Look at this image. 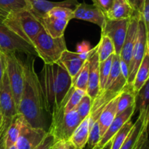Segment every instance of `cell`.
I'll return each instance as SVG.
<instances>
[{
    "mask_svg": "<svg viewBox=\"0 0 149 149\" xmlns=\"http://www.w3.org/2000/svg\"><path fill=\"white\" fill-rule=\"evenodd\" d=\"M34 61L33 55H27L23 62V84L17 113L33 127L46 130V111Z\"/></svg>",
    "mask_w": 149,
    "mask_h": 149,
    "instance_id": "cell-1",
    "label": "cell"
},
{
    "mask_svg": "<svg viewBox=\"0 0 149 149\" xmlns=\"http://www.w3.org/2000/svg\"><path fill=\"white\" fill-rule=\"evenodd\" d=\"M54 142H55L54 137L50 133L47 131V134L45 136L44 140L33 149H51Z\"/></svg>",
    "mask_w": 149,
    "mask_h": 149,
    "instance_id": "cell-39",
    "label": "cell"
},
{
    "mask_svg": "<svg viewBox=\"0 0 149 149\" xmlns=\"http://www.w3.org/2000/svg\"><path fill=\"white\" fill-rule=\"evenodd\" d=\"M140 16H141V14L135 12L132 15V17L130 18L127 32L126 37H125L120 54H119L120 59L126 63L128 67L130 62L132 50L137 40Z\"/></svg>",
    "mask_w": 149,
    "mask_h": 149,
    "instance_id": "cell-14",
    "label": "cell"
},
{
    "mask_svg": "<svg viewBox=\"0 0 149 149\" xmlns=\"http://www.w3.org/2000/svg\"><path fill=\"white\" fill-rule=\"evenodd\" d=\"M127 1L134 11L141 14L145 0H127Z\"/></svg>",
    "mask_w": 149,
    "mask_h": 149,
    "instance_id": "cell-42",
    "label": "cell"
},
{
    "mask_svg": "<svg viewBox=\"0 0 149 149\" xmlns=\"http://www.w3.org/2000/svg\"><path fill=\"white\" fill-rule=\"evenodd\" d=\"M47 131L31 126L23 119L18 138L15 143L17 149H33L44 140Z\"/></svg>",
    "mask_w": 149,
    "mask_h": 149,
    "instance_id": "cell-12",
    "label": "cell"
},
{
    "mask_svg": "<svg viewBox=\"0 0 149 149\" xmlns=\"http://www.w3.org/2000/svg\"><path fill=\"white\" fill-rule=\"evenodd\" d=\"M92 104H93L92 99L87 93H85L75 108L81 121L90 115Z\"/></svg>",
    "mask_w": 149,
    "mask_h": 149,
    "instance_id": "cell-34",
    "label": "cell"
},
{
    "mask_svg": "<svg viewBox=\"0 0 149 149\" xmlns=\"http://www.w3.org/2000/svg\"><path fill=\"white\" fill-rule=\"evenodd\" d=\"M45 16H50L69 22L74 18V10L68 7H57L49 10Z\"/></svg>",
    "mask_w": 149,
    "mask_h": 149,
    "instance_id": "cell-35",
    "label": "cell"
},
{
    "mask_svg": "<svg viewBox=\"0 0 149 149\" xmlns=\"http://www.w3.org/2000/svg\"><path fill=\"white\" fill-rule=\"evenodd\" d=\"M135 12L127 0H114L109 11L105 15L111 20L130 18Z\"/></svg>",
    "mask_w": 149,
    "mask_h": 149,
    "instance_id": "cell-20",
    "label": "cell"
},
{
    "mask_svg": "<svg viewBox=\"0 0 149 149\" xmlns=\"http://www.w3.org/2000/svg\"><path fill=\"white\" fill-rule=\"evenodd\" d=\"M5 149H17V147H16L15 145H13L10 146V147H9V148H5Z\"/></svg>",
    "mask_w": 149,
    "mask_h": 149,
    "instance_id": "cell-46",
    "label": "cell"
},
{
    "mask_svg": "<svg viewBox=\"0 0 149 149\" xmlns=\"http://www.w3.org/2000/svg\"><path fill=\"white\" fill-rule=\"evenodd\" d=\"M38 77L43 95L45 111L51 113L53 107L61 104L72 86V78L68 72L58 63L44 64Z\"/></svg>",
    "mask_w": 149,
    "mask_h": 149,
    "instance_id": "cell-2",
    "label": "cell"
},
{
    "mask_svg": "<svg viewBox=\"0 0 149 149\" xmlns=\"http://www.w3.org/2000/svg\"><path fill=\"white\" fill-rule=\"evenodd\" d=\"M89 78V60L88 57L75 77L72 78V86L74 89H79L86 92Z\"/></svg>",
    "mask_w": 149,
    "mask_h": 149,
    "instance_id": "cell-30",
    "label": "cell"
},
{
    "mask_svg": "<svg viewBox=\"0 0 149 149\" xmlns=\"http://www.w3.org/2000/svg\"><path fill=\"white\" fill-rule=\"evenodd\" d=\"M114 0H93V4L98 7L105 15L109 11Z\"/></svg>",
    "mask_w": 149,
    "mask_h": 149,
    "instance_id": "cell-38",
    "label": "cell"
},
{
    "mask_svg": "<svg viewBox=\"0 0 149 149\" xmlns=\"http://www.w3.org/2000/svg\"><path fill=\"white\" fill-rule=\"evenodd\" d=\"M4 134L0 137V149H5V144H4Z\"/></svg>",
    "mask_w": 149,
    "mask_h": 149,
    "instance_id": "cell-45",
    "label": "cell"
},
{
    "mask_svg": "<svg viewBox=\"0 0 149 149\" xmlns=\"http://www.w3.org/2000/svg\"><path fill=\"white\" fill-rule=\"evenodd\" d=\"M51 149H74L69 140H58L54 142Z\"/></svg>",
    "mask_w": 149,
    "mask_h": 149,
    "instance_id": "cell-41",
    "label": "cell"
},
{
    "mask_svg": "<svg viewBox=\"0 0 149 149\" xmlns=\"http://www.w3.org/2000/svg\"><path fill=\"white\" fill-rule=\"evenodd\" d=\"M37 56L44 64H52L58 62L63 53L67 50L64 36L53 38L42 29L32 42Z\"/></svg>",
    "mask_w": 149,
    "mask_h": 149,
    "instance_id": "cell-5",
    "label": "cell"
},
{
    "mask_svg": "<svg viewBox=\"0 0 149 149\" xmlns=\"http://www.w3.org/2000/svg\"><path fill=\"white\" fill-rule=\"evenodd\" d=\"M148 33L149 32L146 30V28L141 15L139 22H138L137 40L133 50H132V56H131L130 62L129 64V72H128L127 77V85L129 86H132L140 64H141L147 50L149 49Z\"/></svg>",
    "mask_w": 149,
    "mask_h": 149,
    "instance_id": "cell-9",
    "label": "cell"
},
{
    "mask_svg": "<svg viewBox=\"0 0 149 149\" xmlns=\"http://www.w3.org/2000/svg\"><path fill=\"white\" fill-rule=\"evenodd\" d=\"M135 105H132L131 107L128 108L127 109L125 110V111H123L121 113L117 114V115L115 116L114 119L113 120V121L111 122V124H110L109 128L107 129V130L106 131V132L103 134V135L102 136L101 138H100V141L97 143V145L99 147H101V146L104 145L107 142H109V140H111L112 137L116 134V133L122 127V126L128 121L130 118H132V115L135 113Z\"/></svg>",
    "mask_w": 149,
    "mask_h": 149,
    "instance_id": "cell-18",
    "label": "cell"
},
{
    "mask_svg": "<svg viewBox=\"0 0 149 149\" xmlns=\"http://www.w3.org/2000/svg\"><path fill=\"white\" fill-rule=\"evenodd\" d=\"M39 20L45 32L53 38L64 36V32L68 23L67 20L50 16H45Z\"/></svg>",
    "mask_w": 149,
    "mask_h": 149,
    "instance_id": "cell-21",
    "label": "cell"
},
{
    "mask_svg": "<svg viewBox=\"0 0 149 149\" xmlns=\"http://www.w3.org/2000/svg\"><path fill=\"white\" fill-rule=\"evenodd\" d=\"M148 121L149 112H139V116L133 124L132 129L119 149H135L144 127L148 124Z\"/></svg>",
    "mask_w": 149,
    "mask_h": 149,
    "instance_id": "cell-19",
    "label": "cell"
},
{
    "mask_svg": "<svg viewBox=\"0 0 149 149\" xmlns=\"http://www.w3.org/2000/svg\"><path fill=\"white\" fill-rule=\"evenodd\" d=\"M4 71H5V63H4V56L0 52V83L1 81Z\"/></svg>",
    "mask_w": 149,
    "mask_h": 149,
    "instance_id": "cell-43",
    "label": "cell"
},
{
    "mask_svg": "<svg viewBox=\"0 0 149 149\" xmlns=\"http://www.w3.org/2000/svg\"><path fill=\"white\" fill-rule=\"evenodd\" d=\"M149 101V80L142 86L135 95V109L139 112L146 113L148 112Z\"/></svg>",
    "mask_w": 149,
    "mask_h": 149,
    "instance_id": "cell-29",
    "label": "cell"
},
{
    "mask_svg": "<svg viewBox=\"0 0 149 149\" xmlns=\"http://www.w3.org/2000/svg\"><path fill=\"white\" fill-rule=\"evenodd\" d=\"M3 22L10 30L31 45L36 35L43 29L40 20L29 9L10 13L4 18Z\"/></svg>",
    "mask_w": 149,
    "mask_h": 149,
    "instance_id": "cell-3",
    "label": "cell"
},
{
    "mask_svg": "<svg viewBox=\"0 0 149 149\" xmlns=\"http://www.w3.org/2000/svg\"><path fill=\"white\" fill-rule=\"evenodd\" d=\"M127 86V80L124 77L122 72L117 78L107 88L100 92L93 101L91 110L89 115V126L90 127L97 121L100 112L103 108L115 97L119 96L122 91Z\"/></svg>",
    "mask_w": 149,
    "mask_h": 149,
    "instance_id": "cell-6",
    "label": "cell"
},
{
    "mask_svg": "<svg viewBox=\"0 0 149 149\" xmlns=\"http://www.w3.org/2000/svg\"><path fill=\"white\" fill-rule=\"evenodd\" d=\"M29 4V11L39 20L46 15L52 9L63 7L74 10L79 4L77 0H64L62 1H51L48 0H26Z\"/></svg>",
    "mask_w": 149,
    "mask_h": 149,
    "instance_id": "cell-15",
    "label": "cell"
},
{
    "mask_svg": "<svg viewBox=\"0 0 149 149\" xmlns=\"http://www.w3.org/2000/svg\"><path fill=\"white\" fill-rule=\"evenodd\" d=\"M89 78L86 93L94 100L100 93V75H99V61L97 47L89 51Z\"/></svg>",
    "mask_w": 149,
    "mask_h": 149,
    "instance_id": "cell-13",
    "label": "cell"
},
{
    "mask_svg": "<svg viewBox=\"0 0 149 149\" xmlns=\"http://www.w3.org/2000/svg\"><path fill=\"white\" fill-rule=\"evenodd\" d=\"M133 127V123H132V118L128 120L122 128L116 133L114 136L112 137V143L111 149H119L122 144L124 143L125 140L127 137L130 131L132 129Z\"/></svg>",
    "mask_w": 149,
    "mask_h": 149,
    "instance_id": "cell-32",
    "label": "cell"
},
{
    "mask_svg": "<svg viewBox=\"0 0 149 149\" xmlns=\"http://www.w3.org/2000/svg\"><path fill=\"white\" fill-rule=\"evenodd\" d=\"M3 20L4 18L0 16V52L3 54L13 53L36 56L33 47L10 30Z\"/></svg>",
    "mask_w": 149,
    "mask_h": 149,
    "instance_id": "cell-8",
    "label": "cell"
},
{
    "mask_svg": "<svg viewBox=\"0 0 149 149\" xmlns=\"http://www.w3.org/2000/svg\"><path fill=\"white\" fill-rule=\"evenodd\" d=\"M148 125H146L142 133L137 142L135 149H149V142L148 138Z\"/></svg>",
    "mask_w": 149,
    "mask_h": 149,
    "instance_id": "cell-37",
    "label": "cell"
},
{
    "mask_svg": "<svg viewBox=\"0 0 149 149\" xmlns=\"http://www.w3.org/2000/svg\"><path fill=\"white\" fill-rule=\"evenodd\" d=\"M24 118L20 113H17L12 119L10 126L4 134V144L5 148L15 145L20 134L22 123Z\"/></svg>",
    "mask_w": 149,
    "mask_h": 149,
    "instance_id": "cell-24",
    "label": "cell"
},
{
    "mask_svg": "<svg viewBox=\"0 0 149 149\" xmlns=\"http://www.w3.org/2000/svg\"><path fill=\"white\" fill-rule=\"evenodd\" d=\"M74 18L90 22L101 28L106 18L104 13L93 4L79 3L74 10Z\"/></svg>",
    "mask_w": 149,
    "mask_h": 149,
    "instance_id": "cell-17",
    "label": "cell"
},
{
    "mask_svg": "<svg viewBox=\"0 0 149 149\" xmlns=\"http://www.w3.org/2000/svg\"><path fill=\"white\" fill-rule=\"evenodd\" d=\"M89 116L81 121L69 138L70 143L74 149H84L87 144L89 137Z\"/></svg>",
    "mask_w": 149,
    "mask_h": 149,
    "instance_id": "cell-23",
    "label": "cell"
},
{
    "mask_svg": "<svg viewBox=\"0 0 149 149\" xmlns=\"http://www.w3.org/2000/svg\"><path fill=\"white\" fill-rule=\"evenodd\" d=\"M100 128L97 121H95L91 127H90V131H89V137L87 140V144H88L90 149L93 148L95 146L97 145L100 140Z\"/></svg>",
    "mask_w": 149,
    "mask_h": 149,
    "instance_id": "cell-36",
    "label": "cell"
},
{
    "mask_svg": "<svg viewBox=\"0 0 149 149\" xmlns=\"http://www.w3.org/2000/svg\"><path fill=\"white\" fill-rule=\"evenodd\" d=\"M65 97L58 106H55L51 111L52 121L48 129L55 141L68 140L77 127L81 123L76 109L68 112L64 111Z\"/></svg>",
    "mask_w": 149,
    "mask_h": 149,
    "instance_id": "cell-4",
    "label": "cell"
},
{
    "mask_svg": "<svg viewBox=\"0 0 149 149\" xmlns=\"http://www.w3.org/2000/svg\"><path fill=\"white\" fill-rule=\"evenodd\" d=\"M130 18L111 20L106 18L101 29V35L110 38L115 48V54L119 55L127 32Z\"/></svg>",
    "mask_w": 149,
    "mask_h": 149,
    "instance_id": "cell-11",
    "label": "cell"
},
{
    "mask_svg": "<svg viewBox=\"0 0 149 149\" xmlns=\"http://www.w3.org/2000/svg\"><path fill=\"white\" fill-rule=\"evenodd\" d=\"M89 55V51L81 52H72L65 50L58 61V64L62 66L74 78L84 64Z\"/></svg>",
    "mask_w": 149,
    "mask_h": 149,
    "instance_id": "cell-16",
    "label": "cell"
},
{
    "mask_svg": "<svg viewBox=\"0 0 149 149\" xmlns=\"http://www.w3.org/2000/svg\"><path fill=\"white\" fill-rule=\"evenodd\" d=\"M3 54V53H2ZM4 56L5 70L16 109L18 108L23 84V61L17 53H6Z\"/></svg>",
    "mask_w": 149,
    "mask_h": 149,
    "instance_id": "cell-7",
    "label": "cell"
},
{
    "mask_svg": "<svg viewBox=\"0 0 149 149\" xmlns=\"http://www.w3.org/2000/svg\"><path fill=\"white\" fill-rule=\"evenodd\" d=\"M111 143H112V139L109 140V142H107L104 145L101 146V147H99V146L95 145L94 148H93L91 149H111Z\"/></svg>",
    "mask_w": 149,
    "mask_h": 149,
    "instance_id": "cell-44",
    "label": "cell"
},
{
    "mask_svg": "<svg viewBox=\"0 0 149 149\" xmlns=\"http://www.w3.org/2000/svg\"><path fill=\"white\" fill-rule=\"evenodd\" d=\"M135 93L131 86L127 85V87L119 94L117 102V114L121 113L128 108L135 104ZM116 114V115H117Z\"/></svg>",
    "mask_w": 149,
    "mask_h": 149,
    "instance_id": "cell-27",
    "label": "cell"
},
{
    "mask_svg": "<svg viewBox=\"0 0 149 149\" xmlns=\"http://www.w3.org/2000/svg\"><path fill=\"white\" fill-rule=\"evenodd\" d=\"M29 8L26 0H0V16L4 18L10 13Z\"/></svg>",
    "mask_w": 149,
    "mask_h": 149,
    "instance_id": "cell-26",
    "label": "cell"
},
{
    "mask_svg": "<svg viewBox=\"0 0 149 149\" xmlns=\"http://www.w3.org/2000/svg\"><path fill=\"white\" fill-rule=\"evenodd\" d=\"M119 96L112 99L102 110L97 118L100 136H103L117 114V102ZM101 138V137H100Z\"/></svg>",
    "mask_w": 149,
    "mask_h": 149,
    "instance_id": "cell-22",
    "label": "cell"
},
{
    "mask_svg": "<svg viewBox=\"0 0 149 149\" xmlns=\"http://www.w3.org/2000/svg\"><path fill=\"white\" fill-rule=\"evenodd\" d=\"M0 112L1 127L6 131L13 118L17 113L6 70L0 83Z\"/></svg>",
    "mask_w": 149,
    "mask_h": 149,
    "instance_id": "cell-10",
    "label": "cell"
},
{
    "mask_svg": "<svg viewBox=\"0 0 149 149\" xmlns=\"http://www.w3.org/2000/svg\"><path fill=\"white\" fill-rule=\"evenodd\" d=\"M97 53L99 61H103L109 56L115 53V48L110 38L105 35H101L100 42L97 45Z\"/></svg>",
    "mask_w": 149,
    "mask_h": 149,
    "instance_id": "cell-28",
    "label": "cell"
},
{
    "mask_svg": "<svg viewBox=\"0 0 149 149\" xmlns=\"http://www.w3.org/2000/svg\"><path fill=\"white\" fill-rule=\"evenodd\" d=\"M141 17L144 22L146 30L149 32V0H145L143 7L142 13H141Z\"/></svg>",
    "mask_w": 149,
    "mask_h": 149,
    "instance_id": "cell-40",
    "label": "cell"
},
{
    "mask_svg": "<svg viewBox=\"0 0 149 149\" xmlns=\"http://www.w3.org/2000/svg\"><path fill=\"white\" fill-rule=\"evenodd\" d=\"M115 54V53H114ZM114 54L109 56L107 59L99 63V75H100V93L104 90L106 81L109 78L111 68L112 60Z\"/></svg>",
    "mask_w": 149,
    "mask_h": 149,
    "instance_id": "cell-33",
    "label": "cell"
},
{
    "mask_svg": "<svg viewBox=\"0 0 149 149\" xmlns=\"http://www.w3.org/2000/svg\"><path fill=\"white\" fill-rule=\"evenodd\" d=\"M85 93L86 92L79 90V89H74L73 86H71L65 96L64 111L68 112V111L75 109L76 107L77 106L79 102H80L81 98Z\"/></svg>",
    "mask_w": 149,
    "mask_h": 149,
    "instance_id": "cell-31",
    "label": "cell"
},
{
    "mask_svg": "<svg viewBox=\"0 0 149 149\" xmlns=\"http://www.w3.org/2000/svg\"><path fill=\"white\" fill-rule=\"evenodd\" d=\"M149 77V49L147 50L142 61L139 66L134 78L132 88L135 94L145 84Z\"/></svg>",
    "mask_w": 149,
    "mask_h": 149,
    "instance_id": "cell-25",
    "label": "cell"
}]
</instances>
